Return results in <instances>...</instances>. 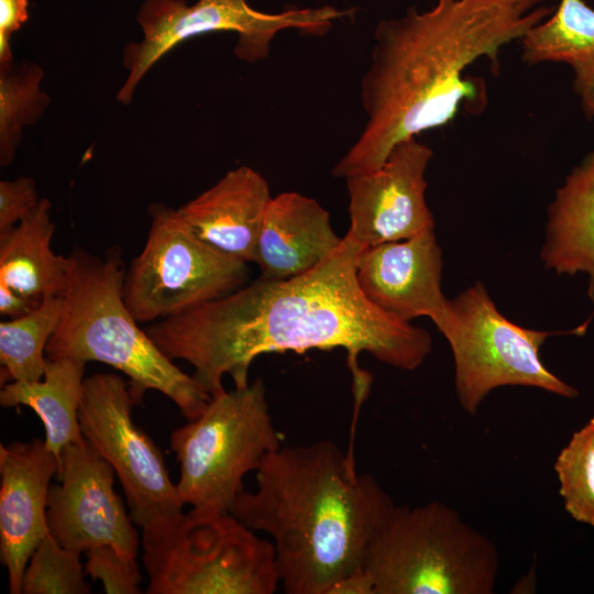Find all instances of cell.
Masks as SVG:
<instances>
[{"label":"cell","instance_id":"12","mask_svg":"<svg viewBox=\"0 0 594 594\" xmlns=\"http://www.w3.org/2000/svg\"><path fill=\"white\" fill-rule=\"evenodd\" d=\"M59 465L47 496L50 535L79 553L111 544L136 558L139 534L114 491V469L86 440L64 447Z\"/></svg>","mask_w":594,"mask_h":594},{"label":"cell","instance_id":"25","mask_svg":"<svg viewBox=\"0 0 594 594\" xmlns=\"http://www.w3.org/2000/svg\"><path fill=\"white\" fill-rule=\"evenodd\" d=\"M80 554L61 546L50 532L41 540L26 564L23 594H90Z\"/></svg>","mask_w":594,"mask_h":594},{"label":"cell","instance_id":"5","mask_svg":"<svg viewBox=\"0 0 594 594\" xmlns=\"http://www.w3.org/2000/svg\"><path fill=\"white\" fill-rule=\"evenodd\" d=\"M374 594H492L495 543L444 503L395 506L372 536L362 563Z\"/></svg>","mask_w":594,"mask_h":594},{"label":"cell","instance_id":"24","mask_svg":"<svg viewBox=\"0 0 594 594\" xmlns=\"http://www.w3.org/2000/svg\"><path fill=\"white\" fill-rule=\"evenodd\" d=\"M566 513L594 527V418L575 431L554 462Z\"/></svg>","mask_w":594,"mask_h":594},{"label":"cell","instance_id":"23","mask_svg":"<svg viewBox=\"0 0 594 594\" xmlns=\"http://www.w3.org/2000/svg\"><path fill=\"white\" fill-rule=\"evenodd\" d=\"M43 77L42 67L26 59L0 65L1 166L14 161L24 128L38 121L51 102Z\"/></svg>","mask_w":594,"mask_h":594},{"label":"cell","instance_id":"17","mask_svg":"<svg viewBox=\"0 0 594 594\" xmlns=\"http://www.w3.org/2000/svg\"><path fill=\"white\" fill-rule=\"evenodd\" d=\"M342 240L316 199L285 191L272 197L266 207L254 263L261 277L289 278L319 265Z\"/></svg>","mask_w":594,"mask_h":594},{"label":"cell","instance_id":"2","mask_svg":"<svg viewBox=\"0 0 594 594\" xmlns=\"http://www.w3.org/2000/svg\"><path fill=\"white\" fill-rule=\"evenodd\" d=\"M554 10L546 0H436L378 22L361 80L366 122L332 174L378 169L396 144L449 124L465 103L483 110L482 79L463 77L477 59L494 64Z\"/></svg>","mask_w":594,"mask_h":594},{"label":"cell","instance_id":"16","mask_svg":"<svg viewBox=\"0 0 594 594\" xmlns=\"http://www.w3.org/2000/svg\"><path fill=\"white\" fill-rule=\"evenodd\" d=\"M271 198L267 180L253 168L240 166L177 210L201 240L226 255L254 263Z\"/></svg>","mask_w":594,"mask_h":594},{"label":"cell","instance_id":"22","mask_svg":"<svg viewBox=\"0 0 594 594\" xmlns=\"http://www.w3.org/2000/svg\"><path fill=\"white\" fill-rule=\"evenodd\" d=\"M62 307L63 296H48L30 314L0 322L1 385L44 377V354Z\"/></svg>","mask_w":594,"mask_h":594},{"label":"cell","instance_id":"28","mask_svg":"<svg viewBox=\"0 0 594 594\" xmlns=\"http://www.w3.org/2000/svg\"><path fill=\"white\" fill-rule=\"evenodd\" d=\"M29 0H0V65L13 62L12 34L29 19Z\"/></svg>","mask_w":594,"mask_h":594},{"label":"cell","instance_id":"3","mask_svg":"<svg viewBox=\"0 0 594 594\" xmlns=\"http://www.w3.org/2000/svg\"><path fill=\"white\" fill-rule=\"evenodd\" d=\"M395 503L377 480L359 474L331 440L280 446L256 470L231 514L274 544L287 594H328L362 566L367 544Z\"/></svg>","mask_w":594,"mask_h":594},{"label":"cell","instance_id":"10","mask_svg":"<svg viewBox=\"0 0 594 594\" xmlns=\"http://www.w3.org/2000/svg\"><path fill=\"white\" fill-rule=\"evenodd\" d=\"M148 215L146 242L123 280L125 305L138 322L168 318L244 285L248 263L197 237L177 209L153 204Z\"/></svg>","mask_w":594,"mask_h":594},{"label":"cell","instance_id":"7","mask_svg":"<svg viewBox=\"0 0 594 594\" xmlns=\"http://www.w3.org/2000/svg\"><path fill=\"white\" fill-rule=\"evenodd\" d=\"M262 378L211 397L202 413L169 437L179 463L176 484L184 505L229 514L244 477L282 446Z\"/></svg>","mask_w":594,"mask_h":594},{"label":"cell","instance_id":"14","mask_svg":"<svg viewBox=\"0 0 594 594\" xmlns=\"http://www.w3.org/2000/svg\"><path fill=\"white\" fill-rule=\"evenodd\" d=\"M356 279L373 305L400 321L428 317L439 328L448 315L435 228L363 249L356 261Z\"/></svg>","mask_w":594,"mask_h":594},{"label":"cell","instance_id":"19","mask_svg":"<svg viewBox=\"0 0 594 594\" xmlns=\"http://www.w3.org/2000/svg\"><path fill=\"white\" fill-rule=\"evenodd\" d=\"M55 229L52 204L41 198L26 218L0 234L1 286L40 302L64 295L68 261L52 250Z\"/></svg>","mask_w":594,"mask_h":594},{"label":"cell","instance_id":"9","mask_svg":"<svg viewBox=\"0 0 594 594\" xmlns=\"http://www.w3.org/2000/svg\"><path fill=\"white\" fill-rule=\"evenodd\" d=\"M438 330L452 351L457 398L471 416L502 386L535 387L565 398L579 394L540 359V346L554 332L508 320L481 282L449 299L448 315Z\"/></svg>","mask_w":594,"mask_h":594},{"label":"cell","instance_id":"30","mask_svg":"<svg viewBox=\"0 0 594 594\" xmlns=\"http://www.w3.org/2000/svg\"><path fill=\"white\" fill-rule=\"evenodd\" d=\"M328 594H374V584L361 566L336 582Z\"/></svg>","mask_w":594,"mask_h":594},{"label":"cell","instance_id":"15","mask_svg":"<svg viewBox=\"0 0 594 594\" xmlns=\"http://www.w3.org/2000/svg\"><path fill=\"white\" fill-rule=\"evenodd\" d=\"M59 466L44 440L0 444V558L11 594L22 593L29 559L48 534L47 496Z\"/></svg>","mask_w":594,"mask_h":594},{"label":"cell","instance_id":"21","mask_svg":"<svg viewBox=\"0 0 594 594\" xmlns=\"http://www.w3.org/2000/svg\"><path fill=\"white\" fill-rule=\"evenodd\" d=\"M86 364L72 358L47 359L42 380L13 381L0 391L2 407L26 406L38 416L45 444L58 460L64 447L85 441L78 413Z\"/></svg>","mask_w":594,"mask_h":594},{"label":"cell","instance_id":"1","mask_svg":"<svg viewBox=\"0 0 594 594\" xmlns=\"http://www.w3.org/2000/svg\"><path fill=\"white\" fill-rule=\"evenodd\" d=\"M361 246L348 232L340 246L312 270L289 278L258 277L246 286L154 321L145 330L170 360L193 365L213 397L229 375L246 386L262 354L343 349L355 381L369 387L358 358L366 352L389 366L414 371L430 354L429 332L373 305L356 279Z\"/></svg>","mask_w":594,"mask_h":594},{"label":"cell","instance_id":"26","mask_svg":"<svg viewBox=\"0 0 594 594\" xmlns=\"http://www.w3.org/2000/svg\"><path fill=\"white\" fill-rule=\"evenodd\" d=\"M85 572L102 583L107 594H140L142 576L135 558L122 553L111 544L86 551Z\"/></svg>","mask_w":594,"mask_h":594},{"label":"cell","instance_id":"20","mask_svg":"<svg viewBox=\"0 0 594 594\" xmlns=\"http://www.w3.org/2000/svg\"><path fill=\"white\" fill-rule=\"evenodd\" d=\"M520 42L527 65L564 63L571 67L582 111L594 122V9L584 0H560Z\"/></svg>","mask_w":594,"mask_h":594},{"label":"cell","instance_id":"6","mask_svg":"<svg viewBox=\"0 0 594 594\" xmlns=\"http://www.w3.org/2000/svg\"><path fill=\"white\" fill-rule=\"evenodd\" d=\"M147 594H273L274 544L231 513L190 509L143 528Z\"/></svg>","mask_w":594,"mask_h":594},{"label":"cell","instance_id":"18","mask_svg":"<svg viewBox=\"0 0 594 594\" xmlns=\"http://www.w3.org/2000/svg\"><path fill=\"white\" fill-rule=\"evenodd\" d=\"M540 257L557 274L587 276L594 304V148L574 166L548 206Z\"/></svg>","mask_w":594,"mask_h":594},{"label":"cell","instance_id":"27","mask_svg":"<svg viewBox=\"0 0 594 594\" xmlns=\"http://www.w3.org/2000/svg\"><path fill=\"white\" fill-rule=\"evenodd\" d=\"M35 182L21 176L0 182V234L15 227L38 205Z\"/></svg>","mask_w":594,"mask_h":594},{"label":"cell","instance_id":"13","mask_svg":"<svg viewBox=\"0 0 594 594\" xmlns=\"http://www.w3.org/2000/svg\"><path fill=\"white\" fill-rule=\"evenodd\" d=\"M433 152L410 138L391 151L376 170L345 178L348 233L364 249L405 240L435 228L426 201V169Z\"/></svg>","mask_w":594,"mask_h":594},{"label":"cell","instance_id":"11","mask_svg":"<svg viewBox=\"0 0 594 594\" xmlns=\"http://www.w3.org/2000/svg\"><path fill=\"white\" fill-rule=\"evenodd\" d=\"M129 382L114 373L85 378L79 424L85 440L114 469L130 516L146 528L183 512L176 484L155 442L132 418Z\"/></svg>","mask_w":594,"mask_h":594},{"label":"cell","instance_id":"8","mask_svg":"<svg viewBox=\"0 0 594 594\" xmlns=\"http://www.w3.org/2000/svg\"><path fill=\"white\" fill-rule=\"evenodd\" d=\"M352 10L323 6L289 8L267 13L252 8L248 0H145L136 12L143 37L130 42L123 51L127 78L117 99L129 105L146 73L178 44L201 34L235 32L234 54L245 62H257L270 54L275 35L293 29L306 35L322 36L336 20L346 18Z\"/></svg>","mask_w":594,"mask_h":594},{"label":"cell","instance_id":"29","mask_svg":"<svg viewBox=\"0 0 594 594\" xmlns=\"http://www.w3.org/2000/svg\"><path fill=\"white\" fill-rule=\"evenodd\" d=\"M42 302L25 297L6 286L0 285V315L10 319L25 316Z\"/></svg>","mask_w":594,"mask_h":594},{"label":"cell","instance_id":"4","mask_svg":"<svg viewBox=\"0 0 594 594\" xmlns=\"http://www.w3.org/2000/svg\"><path fill=\"white\" fill-rule=\"evenodd\" d=\"M67 261L62 312L47 342L46 358L108 364L129 378L135 406L145 392L157 391L187 420L196 419L212 396L160 350L128 309L120 248L113 246L102 257L78 248Z\"/></svg>","mask_w":594,"mask_h":594}]
</instances>
